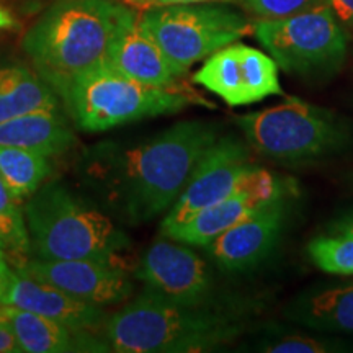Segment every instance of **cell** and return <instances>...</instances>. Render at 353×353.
<instances>
[{
    "label": "cell",
    "mask_w": 353,
    "mask_h": 353,
    "mask_svg": "<svg viewBox=\"0 0 353 353\" xmlns=\"http://www.w3.org/2000/svg\"><path fill=\"white\" fill-rule=\"evenodd\" d=\"M244 330L236 311L188 306L144 288L105 321L108 347L120 353H193L226 345Z\"/></svg>",
    "instance_id": "3957f363"
},
{
    "label": "cell",
    "mask_w": 353,
    "mask_h": 353,
    "mask_svg": "<svg viewBox=\"0 0 353 353\" xmlns=\"http://www.w3.org/2000/svg\"><path fill=\"white\" fill-rule=\"evenodd\" d=\"M48 175L50 164L46 156L26 149L0 145V176L19 203L28 200Z\"/></svg>",
    "instance_id": "44dd1931"
},
{
    "label": "cell",
    "mask_w": 353,
    "mask_h": 353,
    "mask_svg": "<svg viewBox=\"0 0 353 353\" xmlns=\"http://www.w3.org/2000/svg\"><path fill=\"white\" fill-rule=\"evenodd\" d=\"M69 113L79 128L100 132L159 114L176 113L192 103H206L180 85L156 87L132 81L100 63L79 76L64 92Z\"/></svg>",
    "instance_id": "5b68a950"
},
{
    "label": "cell",
    "mask_w": 353,
    "mask_h": 353,
    "mask_svg": "<svg viewBox=\"0 0 353 353\" xmlns=\"http://www.w3.org/2000/svg\"><path fill=\"white\" fill-rule=\"evenodd\" d=\"M0 321L12 329L25 353L108 352V343L97 342L87 332H77L37 312L0 304Z\"/></svg>",
    "instance_id": "e0dca14e"
},
{
    "label": "cell",
    "mask_w": 353,
    "mask_h": 353,
    "mask_svg": "<svg viewBox=\"0 0 353 353\" xmlns=\"http://www.w3.org/2000/svg\"><path fill=\"white\" fill-rule=\"evenodd\" d=\"M0 214L10 216L15 219H25L23 211L20 210V203L12 195L2 176H0Z\"/></svg>",
    "instance_id": "484cf974"
},
{
    "label": "cell",
    "mask_w": 353,
    "mask_h": 353,
    "mask_svg": "<svg viewBox=\"0 0 353 353\" xmlns=\"http://www.w3.org/2000/svg\"><path fill=\"white\" fill-rule=\"evenodd\" d=\"M285 316L316 332L353 334V281L304 291L286 306Z\"/></svg>",
    "instance_id": "ac0fdd59"
},
{
    "label": "cell",
    "mask_w": 353,
    "mask_h": 353,
    "mask_svg": "<svg viewBox=\"0 0 353 353\" xmlns=\"http://www.w3.org/2000/svg\"><path fill=\"white\" fill-rule=\"evenodd\" d=\"M288 195L262 206L250 218L236 224L211 241L206 249L224 272H245L257 267L275 249L283 231Z\"/></svg>",
    "instance_id": "5bb4252c"
},
{
    "label": "cell",
    "mask_w": 353,
    "mask_h": 353,
    "mask_svg": "<svg viewBox=\"0 0 353 353\" xmlns=\"http://www.w3.org/2000/svg\"><path fill=\"white\" fill-rule=\"evenodd\" d=\"M0 304L37 312L77 332L94 330L107 321L100 306L70 296L65 291L26 275L21 270H10L7 290Z\"/></svg>",
    "instance_id": "2e32d148"
},
{
    "label": "cell",
    "mask_w": 353,
    "mask_h": 353,
    "mask_svg": "<svg viewBox=\"0 0 353 353\" xmlns=\"http://www.w3.org/2000/svg\"><path fill=\"white\" fill-rule=\"evenodd\" d=\"M130 7L151 8L161 6H175V3H200V2H224V0H117Z\"/></svg>",
    "instance_id": "4316f807"
},
{
    "label": "cell",
    "mask_w": 353,
    "mask_h": 353,
    "mask_svg": "<svg viewBox=\"0 0 353 353\" xmlns=\"http://www.w3.org/2000/svg\"><path fill=\"white\" fill-rule=\"evenodd\" d=\"M247 143L280 161H306L341 151L347 125L329 110L290 97L283 103L237 118Z\"/></svg>",
    "instance_id": "52a82bcc"
},
{
    "label": "cell",
    "mask_w": 353,
    "mask_h": 353,
    "mask_svg": "<svg viewBox=\"0 0 353 353\" xmlns=\"http://www.w3.org/2000/svg\"><path fill=\"white\" fill-rule=\"evenodd\" d=\"M105 63L125 77L148 85L172 87L182 77L151 34L141 26L139 13L132 7L108 44Z\"/></svg>",
    "instance_id": "9a60e30c"
},
{
    "label": "cell",
    "mask_w": 353,
    "mask_h": 353,
    "mask_svg": "<svg viewBox=\"0 0 353 353\" xmlns=\"http://www.w3.org/2000/svg\"><path fill=\"white\" fill-rule=\"evenodd\" d=\"M139 21L182 76L193 64L254 32L245 15L213 2L144 8Z\"/></svg>",
    "instance_id": "8992f818"
},
{
    "label": "cell",
    "mask_w": 353,
    "mask_h": 353,
    "mask_svg": "<svg viewBox=\"0 0 353 353\" xmlns=\"http://www.w3.org/2000/svg\"><path fill=\"white\" fill-rule=\"evenodd\" d=\"M23 216L34 259L117 260L130 245L108 216L56 182L41 185L26 200Z\"/></svg>",
    "instance_id": "277c9868"
},
{
    "label": "cell",
    "mask_w": 353,
    "mask_h": 353,
    "mask_svg": "<svg viewBox=\"0 0 353 353\" xmlns=\"http://www.w3.org/2000/svg\"><path fill=\"white\" fill-rule=\"evenodd\" d=\"M339 20L348 26H353V0H327Z\"/></svg>",
    "instance_id": "83f0119b"
},
{
    "label": "cell",
    "mask_w": 353,
    "mask_h": 353,
    "mask_svg": "<svg viewBox=\"0 0 353 353\" xmlns=\"http://www.w3.org/2000/svg\"><path fill=\"white\" fill-rule=\"evenodd\" d=\"M330 234H348L353 236V210L350 213L343 214L342 218H339L329 229Z\"/></svg>",
    "instance_id": "f546056e"
},
{
    "label": "cell",
    "mask_w": 353,
    "mask_h": 353,
    "mask_svg": "<svg viewBox=\"0 0 353 353\" xmlns=\"http://www.w3.org/2000/svg\"><path fill=\"white\" fill-rule=\"evenodd\" d=\"M242 2L247 10L259 20H280L325 6L327 0H242Z\"/></svg>",
    "instance_id": "cb8c5ba5"
},
{
    "label": "cell",
    "mask_w": 353,
    "mask_h": 353,
    "mask_svg": "<svg viewBox=\"0 0 353 353\" xmlns=\"http://www.w3.org/2000/svg\"><path fill=\"white\" fill-rule=\"evenodd\" d=\"M20 345L17 342L12 329L6 322L0 321V353H20Z\"/></svg>",
    "instance_id": "f1b7e54d"
},
{
    "label": "cell",
    "mask_w": 353,
    "mask_h": 353,
    "mask_svg": "<svg viewBox=\"0 0 353 353\" xmlns=\"http://www.w3.org/2000/svg\"><path fill=\"white\" fill-rule=\"evenodd\" d=\"M8 276H10V268H8L7 262L0 260V301H2L3 293H6L8 285Z\"/></svg>",
    "instance_id": "4dcf8cb0"
},
{
    "label": "cell",
    "mask_w": 353,
    "mask_h": 353,
    "mask_svg": "<svg viewBox=\"0 0 353 353\" xmlns=\"http://www.w3.org/2000/svg\"><path fill=\"white\" fill-rule=\"evenodd\" d=\"M216 139L211 123L182 121L136 148L99 144L88 149L83 179L126 223H148L172 208Z\"/></svg>",
    "instance_id": "6da1fadb"
},
{
    "label": "cell",
    "mask_w": 353,
    "mask_h": 353,
    "mask_svg": "<svg viewBox=\"0 0 353 353\" xmlns=\"http://www.w3.org/2000/svg\"><path fill=\"white\" fill-rule=\"evenodd\" d=\"M0 244L6 252L23 255L30 250V237L25 219H15L0 214Z\"/></svg>",
    "instance_id": "d4e9b609"
},
{
    "label": "cell",
    "mask_w": 353,
    "mask_h": 353,
    "mask_svg": "<svg viewBox=\"0 0 353 353\" xmlns=\"http://www.w3.org/2000/svg\"><path fill=\"white\" fill-rule=\"evenodd\" d=\"M15 20H13V17L8 13L7 10H3L2 7H0V30H7V28H13L15 26Z\"/></svg>",
    "instance_id": "1f68e13d"
},
{
    "label": "cell",
    "mask_w": 353,
    "mask_h": 353,
    "mask_svg": "<svg viewBox=\"0 0 353 353\" xmlns=\"http://www.w3.org/2000/svg\"><path fill=\"white\" fill-rule=\"evenodd\" d=\"M288 183L281 182L270 172L254 167L242 180L241 187L228 198L203 210L183 226L170 234V239L187 245L206 247L219 234L250 218L262 206L281 195H288Z\"/></svg>",
    "instance_id": "7c38bea8"
},
{
    "label": "cell",
    "mask_w": 353,
    "mask_h": 353,
    "mask_svg": "<svg viewBox=\"0 0 353 353\" xmlns=\"http://www.w3.org/2000/svg\"><path fill=\"white\" fill-rule=\"evenodd\" d=\"M20 270L100 307L123 303L132 291V283L117 260L33 259L21 265Z\"/></svg>",
    "instance_id": "4fadbf2b"
},
{
    "label": "cell",
    "mask_w": 353,
    "mask_h": 353,
    "mask_svg": "<svg viewBox=\"0 0 353 353\" xmlns=\"http://www.w3.org/2000/svg\"><path fill=\"white\" fill-rule=\"evenodd\" d=\"M345 342L337 339L321 337V335H307L303 332H291V330L272 329L267 330L259 342H255L254 350L267 353H334L347 352Z\"/></svg>",
    "instance_id": "7402d4cb"
},
{
    "label": "cell",
    "mask_w": 353,
    "mask_h": 353,
    "mask_svg": "<svg viewBox=\"0 0 353 353\" xmlns=\"http://www.w3.org/2000/svg\"><path fill=\"white\" fill-rule=\"evenodd\" d=\"M193 82L213 92L231 107L283 94L275 59L241 43L229 44L206 57V63L193 76Z\"/></svg>",
    "instance_id": "30bf717a"
},
{
    "label": "cell",
    "mask_w": 353,
    "mask_h": 353,
    "mask_svg": "<svg viewBox=\"0 0 353 353\" xmlns=\"http://www.w3.org/2000/svg\"><path fill=\"white\" fill-rule=\"evenodd\" d=\"M74 143V134L57 110H41L0 123V145L20 148L41 156L63 154Z\"/></svg>",
    "instance_id": "d6986e66"
},
{
    "label": "cell",
    "mask_w": 353,
    "mask_h": 353,
    "mask_svg": "<svg viewBox=\"0 0 353 353\" xmlns=\"http://www.w3.org/2000/svg\"><path fill=\"white\" fill-rule=\"evenodd\" d=\"M54 90L23 65L0 69V123L21 114L56 110Z\"/></svg>",
    "instance_id": "ffe728a7"
},
{
    "label": "cell",
    "mask_w": 353,
    "mask_h": 353,
    "mask_svg": "<svg viewBox=\"0 0 353 353\" xmlns=\"http://www.w3.org/2000/svg\"><path fill=\"white\" fill-rule=\"evenodd\" d=\"M254 167L242 141L232 136L216 139L198 161L180 196L162 219V236H170L200 211L236 192Z\"/></svg>",
    "instance_id": "9c48e42d"
},
{
    "label": "cell",
    "mask_w": 353,
    "mask_h": 353,
    "mask_svg": "<svg viewBox=\"0 0 353 353\" xmlns=\"http://www.w3.org/2000/svg\"><path fill=\"white\" fill-rule=\"evenodd\" d=\"M145 288L170 301L205 306L213 304L214 281L208 263L183 242L170 237L156 241L136 268Z\"/></svg>",
    "instance_id": "8fae6325"
},
{
    "label": "cell",
    "mask_w": 353,
    "mask_h": 353,
    "mask_svg": "<svg viewBox=\"0 0 353 353\" xmlns=\"http://www.w3.org/2000/svg\"><path fill=\"white\" fill-rule=\"evenodd\" d=\"M6 249H3V245L0 244V260H2V262H6Z\"/></svg>",
    "instance_id": "d6a6232c"
},
{
    "label": "cell",
    "mask_w": 353,
    "mask_h": 353,
    "mask_svg": "<svg viewBox=\"0 0 353 353\" xmlns=\"http://www.w3.org/2000/svg\"><path fill=\"white\" fill-rule=\"evenodd\" d=\"M254 33L278 68L299 76L334 72L347 54L345 32L327 3L286 19L259 20Z\"/></svg>",
    "instance_id": "ba28073f"
},
{
    "label": "cell",
    "mask_w": 353,
    "mask_h": 353,
    "mask_svg": "<svg viewBox=\"0 0 353 353\" xmlns=\"http://www.w3.org/2000/svg\"><path fill=\"white\" fill-rule=\"evenodd\" d=\"M130 10L117 0H57L26 32L21 46L38 76L63 97L79 76L103 63Z\"/></svg>",
    "instance_id": "7a4b0ae2"
},
{
    "label": "cell",
    "mask_w": 353,
    "mask_h": 353,
    "mask_svg": "<svg viewBox=\"0 0 353 353\" xmlns=\"http://www.w3.org/2000/svg\"><path fill=\"white\" fill-rule=\"evenodd\" d=\"M312 263L334 275H353V236L327 234L312 239L307 245Z\"/></svg>",
    "instance_id": "603a6c76"
}]
</instances>
